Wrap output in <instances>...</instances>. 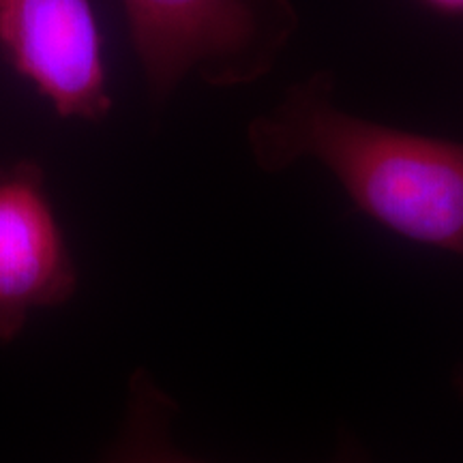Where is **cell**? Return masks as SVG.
<instances>
[{"instance_id": "6da1fadb", "label": "cell", "mask_w": 463, "mask_h": 463, "mask_svg": "<svg viewBox=\"0 0 463 463\" xmlns=\"http://www.w3.org/2000/svg\"><path fill=\"white\" fill-rule=\"evenodd\" d=\"M247 144L262 172L316 161L382 228L463 258V142L347 112L335 101L326 69L292 84L270 112L256 116Z\"/></svg>"}, {"instance_id": "7a4b0ae2", "label": "cell", "mask_w": 463, "mask_h": 463, "mask_svg": "<svg viewBox=\"0 0 463 463\" xmlns=\"http://www.w3.org/2000/svg\"><path fill=\"white\" fill-rule=\"evenodd\" d=\"M123 7L155 101L189 75L217 89L258 82L298 26L289 0H123Z\"/></svg>"}, {"instance_id": "3957f363", "label": "cell", "mask_w": 463, "mask_h": 463, "mask_svg": "<svg viewBox=\"0 0 463 463\" xmlns=\"http://www.w3.org/2000/svg\"><path fill=\"white\" fill-rule=\"evenodd\" d=\"M0 50L62 118L99 123L112 112L90 0H0Z\"/></svg>"}, {"instance_id": "277c9868", "label": "cell", "mask_w": 463, "mask_h": 463, "mask_svg": "<svg viewBox=\"0 0 463 463\" xmlns=\"http://www.w3.org/2000/svg\"><path fill=\"white\" fill-rule=\"evenodd\" d=\"M78 269L34 161L0 165V344L17 339L33 311L67 303Z\"/></svg>"}, {"instance_id": "5b68a950", "label": "cell", "mask_w": 463, "mask_h": 463, "mask_svg": "<svg viewBox=\"0 0 463 463\" xmlns=\"http://www.w3.org/2000/svg\"><path fill=\"white\" fill-rule=\"evenodd\" d=\"M172 416V399L150 375L137 372L131 378L125 427L103 463H202L174 449L170 442Z\"/></svg>"}, {"instance_id": "8992f818", "label": "cell", "mask_w": 463, "mask_h": 463, "mask_svg": "<svg viewBox=\"0 0 463 463\" xmlns=\"http://www.w3.org/2000/svg\"><path fill=\"white\" fill-rule=\"evenodd\" d=\"M333 463H369L367 457H364L363 449L352 439L350 436H344L339 444L337 457H335Z\"/></svg>"}, {"instance_id": "52a82bcc", "label": "cell", "mask_w": 463, "mask_h": 463, "mask_svg": "<svg viewBox=\"0 0 463 463\" xmlns=\"http://www.w3.org/2000/svg\"><path fill=\"white\" fill-rule=\"evenodd\" d=\"M419 3L436 14L463 17V0H419Z\"/></svg>"}, {"instance_id": "ba28073f", "label": "cell", "mask_w": 463, "mask_h": 463, "mask_svg": "<svg viewBox=\"0 0 463 463\" xmlns=\"http://www.w3.org/2000/svg\"><path fill=\"white\" fill-rule=\"evenodd\" d=\"M453 389L457 391V395L463 399V363L455 369L453 373Z\"/></svg>"}]
</instances>
